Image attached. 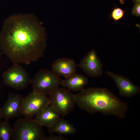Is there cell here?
<instances>
[{
    "mask_svg": "<svg viewBox=\"0 0 140 140\" xmlns=\"http://www.w3.org/2000/svg\"><path fill=\"white\" fill-rule=\"evenodd\" d=\"M13 129L8 120L0 122V140H13Z\"/></svg>",
    "mask_w": 140,
    "mask_h": 140,
    "instance_id": "9a60e30c",
    "label": "cell"
},
{
    "mask_svg": "<svg viewBox=\"0 0 140 140\" xmlns=\"http://www.w3.org/2000/svg\"><path fill=\"white\" fill-rule=\"evenodd\" d=\"M78 107L88 113H100L113 115L120 118L125 117L128 103L121 100L106 88L89 87L75 94Z\"/></svg>",
    "mask_w": 140,
    "mask_h": 140,
    "instance_id": "7a4b0ae2",
    "label": "cell"
},
{
    "mask_svg": "<svg viewBox=\"0 0 140 140\" xmlns=\"http://www.w3.org/2000/svg\"><path fill=\"white\" fill-rule=\"evenodd\" d=\"M46 46L45 28L34 15H14L5 20L0 48L13 63L28 64L38 60Z\"/></svg>",
    "mask_w": 140,
    "mask_h": 140,
    "instance_id": "6da1fadb",
    "label": "cell"
},
{
    "mask_svg": "<svg viewBox=\"0 0 140 140\" xmlns=\"http://www.w3.org/2000/svg\"><path fill=\"white\" fill-rule=\"evenodd\" d=\"M78 66L87 75L92 77L102 76L104 73L103 64L94 49L87 53Z\"/></svg>",
    "mask_w": 140,
    "mask_h": 140,
    "instance_id": "ba28073f",
    "label": "cell"
},
{
    "mask_svg": "<svg viewBox=\"0 0 140 140\" xmlns=\"http://www.w3.org/2000/svg\"><path fill=\"white\" fill-rule=\"evenodd\" d=\"M49 104V98L46 95L33 90L23 97L21 114L26 118L32 119L34 115Z\"/></svg>",
    "mask_w": 140,
    "mask_h": 140,
    "instance_id": "52a82bcc",
    "label": "cell"
},
{
    "mask_svg": "<svg viewBox=\"0 0 140 140\" xmlns=\"http://www.w3.org/2000/svg\"><path fill=\"white\" fill-rule=\"evenodd\" d=\"M125 0H120L121 2L122 3H124V1Z\"/></svg>",
    "mask_w": 140,
    "mask_h": 140,
    "instance_id": "44dd1931",
    "label": "cell"
},
{
    "mask_svg": "<svg viewBox=\"0 0 140 140\" xmlns=\"http://www.w3.org/2000/svg\"><path fill=\"white\" fill-rule=\"evenodd\" d=\"M48 131L50 134L57 133L62 136L74 134L76 133V129L73 124L61 118L54 125L49 128Z\"/></svg>",
    "mask_w": 140,
    "mask_h": 140,
    "instance_id": "5bb4252c",
    "label": "cell"
},
{
    "mask_svg": "<svg viewBox=\"0 0 140 140\" xmlns=\"http://www.w3.org/2000/svg\"><path fill=\"white\" fill-rule=\"evenodd\" d=\"M5 85L15 89L20 90L31 83V79L27 72L19 64L13 63L2 75Z\"/></svg>",
    "mask_w": 140,
    "mask_h": 140,
    "instance_id": "8992f818",
    "label": "cell"
},
{
    "mask_svg": "<svg viewBox=\"0 0 140 140\" xmlns=\"http://www.w3.org/2000/svg\"><path fill=\"white\" fill-rule=\"evenodd\" d=\"M62 79L52 71L42 69L31 79L33 90L45 95H50L61 85Z\"/></svg>",
    "mask_w": 140,
    "mask_h": 140,
    "instance_id": "277c9868",
    "label": "cell"
},
{
    "mask_svg": "<svg viewBox=\"0 0 140 140\" xmlns=\"http://www.w3.org/2000/svg\"><path fill=\"white\" fill-rule=\"evenodd\" d=\"M88 79L85 75L76 73L62 80L61 85L70 91H81L87 84Z\"/></svg>",
    "mask_w": 140,
    "mask_h": 140,
    "instance_id": "4fadbf2b",
    "label": "cell"
},
{
    "mask_svg": "<svg viewBox=\"0 0 140 140\" xmlns=\"http://www.w3.org/2000/svg\"><path fill=\"white\" fill-rule=\"evenodd\" d=\"M135 3H140V0H133Z\"/></svg>",
    "mask_w": 140,
    "mask_h": 140,
    "instance_id": "d6986e66",
    "label": "cell"
},
{
    "mask_svg": "<svg viewBox=\"0 0 140 140\" xmlns=\"http://www.w3.org/2000/svg\"><path fill=\"white\" fill-rule=\"evenodd\" d=\"M23 97L19 94H9L6 102L0 108L2 118L8 120L17 117L21 114Z\"/></svg>",
    "mask_w": 140,
    "mask_h": 140,
    "instance_id": "30bf717a",
    "label": "cell"
},
{
    "mask_svg": "<svg viewBox=\"0 0 140 140\" xmlns=\"http://www.w3.org/2000/svg\"><path fill=\"white\" fill-rule=\"evenodd\" d=\"M2 118V116H1V111H0V122H1V119Z\"/></svg>",
    "mask_w": 140,
    "mask_h": 140,
    "instance_id": "ffe728a7",
    "label": "cell"
},
{
    "mask_svg": "<svg viewBox=\"0 0 140 140\" xmlns=\"http://www.w3.org/2000/svg\"><path fill=\"white\" fill-rule=\"evenodd\" d=\"M1 53L0 52V61H1Z\"/></svg>",
    "mask_w": 140,
    "mask_h": 140,
    "instance_id": "7402d4cb",
    "label": "cell"
},
{
    "mask_svg": "<svg viewBox=\"0 0 140 140\" xmlns=\"http://www.w3.org/2000/svg\"><path fill=\"white\" fill-rule=\"evenodd\" d=\"M132 14L137 17L140 16V3H135L132 11Z\"/></svg>",
    "mask_w": 140,
    "mask_h": 140,
    "instance_id": "ac0fdd59",
    "label": "cell"
},
{
    "mask_svg": "<svg viewBox=\"0 0 140 140\" xmlns=\"http://www.w3.org/2000/svg\"><path fill=\"white\" fill-rule=\"evenodd\" d=\"M104 73L114 81L121 96L131 98L139 93V87L134 84L127 77L122 75L114 74L108 71Z\"/></svg>",
    "mask_w": 140,
    "mask_h": 140,
    "instance_id": "9c48e42d",
    "label": "cell"
},
{
    "mask_svg": "<svg viewBox=\"0 0 140 140\" xmlns=\"http://www.w3.org/2000/svg\"><path fill=\"white\" fill-rule=\"evenodd\" d=\"M124 13V12L122 9L120 8H116L113 10L110 16L114 20L117 21L123 17Z\"/></svg>",
    "mask_w": 140,
    "mask_h": 140,
    "instance_id": "2e32d148",
    "label": "cell"
},
{
    "mask_svg": "<svg viewBox=\"0 0 140 140\" xmlns=\"http://www.w3.org/2000/svg\"><path fill=\"white\" fill-rule=\"evenodd\" d=\"M77 66L73 59L60 58L54 62L51 71L58 75L66 78L76 73Z\"/></svg>",
    "mask_w": 140,
    "mask_h": 140,
    "instance_id": "8fae6325",
    "label": "cell"
},
{
    "mask_svg": "<svg viewBox=\"0 0 140 140\" xmlns=\"http://www.w3.org/2000/svg\"><path fill=\"white\" fill-rule=\"evenodd\" d=\"M13 129L14 140H44L45 137L43 126L32 119H17Z\"/></svg>",
    "mask_w": 140,
    "mask_h": 140,
    "instance_id": "3957f363",
    "label": "cell"
},
{
    "mask_svg": "<svg viewBox=\"0 0 140 140\" xmlns=\"http://www.w3.org/2000/svg\"><path fill=\"white\" fill-rule=\"evenodd\" d=\"M61 118L60 115L49 104L37 114L34 119L41 126L49 128L54 125Z\"/></svg>",
    "mask_w": 140,
    "mask_h": 140,
    "instance_id": "7c38bea8",
    "label": "cell"
},
{
    "mask_svg": "<svg viewBox=\"0 0 140 140\" xmlns=\"http://www.w3.org/2000/svg\"><path fill=\"white\" fill-rule=\"evenodd\" d=\"M50 104L61 116L64 117L74 109L75 94L65 88L58 87L50 95Z\"/></svg>",
    "mask_w": 140,
    "mask_h": 140,
    "instance_id": "5b68a950",
    "label": "cell"
},
{
    "mask_svg": "<svg viewBox=\"0 0 140 140\" xmlns=\"http://www.w3.org/2000/svg\"><path fill=\"white\" fill-rule=\"evenodd\" d=\"M68 139L63 137L61 135H58L55 136L51 134V135L47 137H45L44 140H67Z\"/></svg>",
    "mask_w": 140,
    "mask_h": 140,
    "instance_id": "e0dca14e",
    "label": "cell"
}]
</instances>
